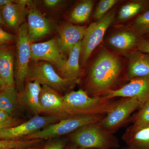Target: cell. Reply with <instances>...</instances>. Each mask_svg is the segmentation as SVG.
Listing matches in <instances>:
<instances>
[{"label":"cell","mask_w":149,"mask_h":149,"mask_svg":"<svg viewBox=\"0 0 149 149\" xmlns=\"http://www.w3.org/2000/svg\"><path fill=\"white\" fill-rule=\"evenodd\" d=\"M17 41L15 82L18 93L23 91L29 69L31 56V42L27 33V25L24 23L18 30Z\"/></svg>","instance_id":"obj_8"},{"label":"cell","mask_w":149,"mask_h":149,"mask_svg":"<svg viewBox=\"0 0 149 149\" xmlns=\"http://www.w3.org/2000/svg\"><path fill=\"white\" fill-rule=\"evenodd\" d=\"M137 48V50L142 52L149 54V40L141 38Z\"/></svg>","instance_id":"obj_32"},{"label":"cell","mask_w":149,"mask_h":149,"mask_svg":"<svg viewBox=\"0 0 149 149\" xmlns=\"http://www.w3.org/2000/svg\"><path fill=\"white\" fill-rule=\"evenodd\" d=\"M87 28L85 26L67 23L58 28V44L63 56H68L74 46L82 41Z\"/></svg>","instance_id":"obj_13"},{"label":"cell","mask_w":149,"mask_h":149,"mask_svg":"<svg viewBox=\"0 0 149 149\" xmlns=\"http://www.w3.org/2000/svg\"><path fill=\"white\" fill-rule=\"evenodd\" d=\"M42 86L37 81H27L23 91L18 93L21 104L29 109L35 115L42 113L40 103V96Z\"/></svg>","instance_id":"obj_18"},{"label":"cell","mask_w":149,"mask_h":149,"mask_svg":"<svg viewBox=\"0 0 149 149\" xmlns=\"http://www.w3.org/2000/svg\"><path fill=\"white\" fill-rule=\"evenodd\" d=\"M42 149H64L69 143L66 136L48 139Z\"/></svg>","instance_id":"obj_29"},{"label":"cell","mask_w":149,"mask_h":149,"mask_svg":"<svg viewBox=\"0 0 149 149\" xmlns=\"http://www.w3.org/2000/svg\"><path fill=\"white\" fill-rule=\"evenodd\" d=\"M124 66L119 56L108 50L102 49L88 69L83 89L93 97H106L120 88L126 81Z\"/></svg>","instance_id":"obj_1"},{"label":"cell","mask_w":149,"mask_h":149,"mask_svg":"<svg viewBox=\"0 0 149 149\" xmlns=\"http://www.w3.org/2000/svg\"><path fill=\"white\" fill-rule=\"evenodd\" d=\"M94 5V1L92 0L80 2L70 13V20L75 23H83L87 21L91 15Z\"/></svg>","instance_id":"obj_24"},{"label":"cell","mask_w":149,"mask_h":149,"mask_svg":"<svg viewBox=\"0 0 149 149\" xmlns=\"http://www.w3.org/2000/svg\"><path fill=\"white\" fill-rule=\"evenodd\" d=\"M4 89H5V88L2 79L1 74H0V91H2Z\"/></svg>","instance_id":"obj_38"},{"label":"cell","mask_w":149,"mask_h":149,"mask_svg":"<svg viewBox=\"0 0 149 149\" xmlns=\"http://www.w3.org/2000/svg\"><path fill=\"white\" fill-rule=\"evenodd\" d=\"M147 36H148V38H147V39H148L149 40V33H148V34H147Z\"/></svg>","instance_id":"obj_41"},{"label":"cell","mask_w":149,"mask_h":149,"mask_svg":"<svg viewBox=\"0 0 149 149\" xmlns=\"http://www.w3.org/2000/svg\"><path fill=\"white\" fill-rule=\"evenodd\" d=\"M45 140L34 139L28 140H0V149H14L28 148L40 143Z\"/></svg>","instance_id":"obj_27"},{"label":"cell","mask_w":149,"mask_h":149,"mask_svg":"<svg viewBox=\"0 0 149 149\" xmlns=\"http://www.w3.org/2000/svg\"><path fill=\"white\" fill-rule=\"evenodd\" d=\"M64 149H82L79 148V147L75 146L74 144H72V143L69 142L67 146L65 147Z\"/></svg>","instance_id":"obj_37"},{"label":"cell","mask_w":149,"mask_h":149,"mask_svg":"<svg viewBox=\"0 0 149 149\" xmlns=\"http://www.w3.org/2000/svg\"><path fill=\"white\" fill-rule=\"evenodd\" d=\"M20 105L18 91L16 88L0 91V109L14 117Z\"/></svg>","instance_id":"obj_22"},{"label":"cell","mask_w":149,"mask_h":149,"mask_svg":"<svg viewBox=\"0 0 149 149\" xmlns=\"http://www.w3.org/2000/svg\"><path fill=\"white\" fill-rule=\"evenodd\" d=\"M105 116L89 115L72 116L51 124L37 133L27 136L23 140H47L57 137L66 136L84 125L100 121Z\"/></svg>","instance_id":"obj_5"},{"label":"cell","mask_w":149,"mask_h":149,"mask_svg":"<svg viewBox=\"0 0 149 149\" xmlns=\"http://www.w3.org/2000/svg\"><path fill=\"white\" fill-rule=\"evenodd\" d=\"M67 109L70 116L77 115H106L116 105L118 99L103 97H93L80 89L63 95Z\"/></svg>","instance_id":"obj_2"},{"label":"cell","mask_w":149,"mask_h":149,"mask_svg":"<svg viewBox=\"0 0 149 149\" xmlns=\"http://www.w3.org/2000/svg\"><path fill=\"white\" fill-rule=\"evenodd\" d=\"M149 5V1H133L128 2L120 8L118 13V20L121 22L127 21L143 12Z\"/></svg>","instance_id":"obj_23"},{"label":"cell","mask_w":149,"mask_h":149,"mask_svg":"<svg viewBox=\"0 0 149 149\" xmlns=\"http://www.w3.org/2000/svg\"><path fill=\"white\" fill-rule=\"evenodd\" d=\"M121 149H130L129 148H128V147H124V148H122Z\"/></svg>","instance_id":"obj_40"},{"label":"cell","mask_w":149,"mask_h":149,"mask_svg":"<svg viewBox=\"0 0 149 149\" xmlns=\"http://www.w3.org/2000/svg\"><path fill=\"white\" fill-rule=\"evenodd\" d=\"M44 141L42 143L33 146L28 147V148H17L14 149H42L45 146L46 141Z\"/></svg>","instance_id":"obj_35"},{"label":"cell","mask_w":149,"mask_h":149,"mask_svg":"<svg viewBox=\"0 0 149 149\" xmlns=\"http://www.w3.org/2000/svg\"><path fill=\"white\" fill-rule=\"evenodd\" d=\"M15 117H12L5 112L0 109V123L7 121Z\"/></svg>","instance_id":"obj_34"},{"label":"cell","mask_w":149,"mask_h":149,"mask_svg":"<svg viewBox=\"0 0 149 149\" xmlns=\"http://www.w3.org/2000/svg\"><path fill=\"white\" fill-rule=\"evenodd\" d=\"M24 119H19V118H13L10 120L5 121V122L0 123V130L5 128L13 127L15 125H18L23 122Z\"/></svg>","instance_id":"obj_31"},{"label":"cell","mask_w":149,"mask_h":149,"mask_svg":"<svg viewBox=\"0 0 149 149\" xmlns=\"http://www.w3.org/2000/svg\"><path fill=\"white\" fill-rule=\"evenodd\" d=\"M130 30L139 36L149 33V10L145 11L136 17L130 25Z\"/></svg>","instance_id":"obj_26"},{"label":"cell","mask_w":149,"mask_h":149,"mask_svg":"<svg viewBox=\"0 0 149 149\" xmlns=\"http://www.w3.org/2000/svg\"><path fill=\"white\" fill-rule=\"evenodd\" d=\"M129 121L134 128H139L149 125V99L130 118Z\"/></svg>","instance_id":"obj_25"},{"label":"cell","mask_w":149,"mask_h":149,"mask_svg":"<svg viewBox=\"0 0 149 149\" xmlns=\"http://www.w3.org/2000/svg\"><path fill=\"white\" fill-rule=\"evenodd\" d=\"M98 149L91 148V149Z\"/></svg>","instance_id":"obj_42"},{"label":"cell","mask_w":149,"mask_h":149,"mask_svg":"<svg viewBox=\"0 0 149 149\" xmlns=\"http://www.w3.org/2000/svg\"><path fill=\"white\" fill-rule=\"evenodd\" d=\"M118 1L117 0L100 1L94 13V18L97 21L101 19Z\"/></svg>","instance_id":"obj_28"},{"label":"cell","mask_w":149,"mask_h":149,"mask_svg":"<svg viewBox=\"0 0 149 149\" xmlns=\"http://www.w3.org/2000/svg\"><path fill=\"white\" fill-rule=\"evenodd\" d=\"M62 119L63 118L57 116L35 115L18 125L0 130V140H23Z\"/></svg>","instance_id":"obj_6"},{"label":"cell","mask_w":149,"mask_h":149,"mask_svg":"<svg viewBox=\"0 0 149 149\" xmlns=\"http://www.w3.org/2000/svg\"><path fill=\"white\" fill-rule=\"evenodd\" d=\"M122 139L130 149H149V125L139 128L130 125Z\"/></svg>","instance_id":"obj_19"},{"label":"cell","mask_w":149,"mask_h":149,"mask_svg":"<svg viewBox=\"0 0 149 149\" xmlns=\"http://www.w3.org/2000/svg\"><path fill=\"white\" fill-rule=\"evenodd\" d=\"M66 136L82 149H117L120 146L117 137L104 128L100 121L84 125Z\"/></svg>","instance_id":"obj_3"},{"label":"cell","mask_w":149,"mask_h":149,"mask_svg":"<svg viewBox=\"0 0 149 149\" xmlns=\"http://www.w3.org/2000/svg\"><path fill=\"white\" fill-rule=\"evenodd\" d=\"M82 41L77 43L68 55L64 64L59 70L61 76L68 80H80L82 72L79 65Z\"/></svg>","instance_id":"obj_21"},{"label":"cell","mask_w":149,"mask_h":149,"mask_svg":"<svg viewBox=\"0 0 149 149\" xmlns=\"http://www.w3.org/2000/svg\"><path fill=\"white\" fill-rule=\"evenodd\" d=\"M37 81L40 85H47L65 94L70 92L80 82V80H68L58 74L51 63L46 61L37 62L29 64L26 80Z\"/></svg>","instance_id":"obj_4"},{"label":"cell","mask_w":149,"mask_h":149,"mask_svg":"<svg viewBox=\"0 0 149 149\" xmlns=\"http://www.w3.org/2000/svg\"><path fill=\"white\" fill-rule=\"evenodd\" d=\"M27 33L31 42L40 40L50 33V22L37 9L29 10L27 14Z\"/></svg>","instance_id":"obj_14"},{"label":"cell","mask_w":149,"mask_h":149,"mask_svg":"<svg viewBox=\"0 0 149 149\" xmlns=\"http://www.w3.org/2000/svg\"><path fill=\"white\" fill-rule=\"evenodd\" d=\"M126 55L128 61L126 72L127 81L136 77L149 76V54L137 50Z\"/></svg>","instance_id":"obj_15"},{"label":"cell","mask_w":149,"mask_h":149,"mask_svg":"<svg viewBox=\"0 0 149 149\" xmlns=\"http://www.w3.org/2000/svg\"><path fill=\"white\" fill-rule=\"evenodd\" d=\"M31 47L30 61L47 62L55 65L59 71L66 60L60 50L57 38L43 42L32 43Z\"/></svg>","instance_id":"obj_10"},{"label":"cell","mask_w":149,"mask_h":149,"mask_svg":"<svg viewBox=\"0 0 149 149\" xmlns=\"http://www.w3.org/2000/svg\"><path fill=\"white\" fill-rule=\"evenodd\" d=\"M0 74L5 89L16 88L13 51L8 45L0 46Z\"/></svg>","instance_id":"obj_17"},{"label":"cell","mask_w":149,"mask_h":149,"mask_svg":"<svg viewBox=\"0 0 149 149\" xmlns=\"http://www.w3.org/2000/svg\"><path fill=\"white\" fill-rule=\"evenodd\" d=\"M42 113L57 116L63 118L70 117L67 109L63 96L47 85H42L40 96Z\"/></svg>","instance_id":"obj_11"},{"label":"cell","mask_w":149,"mask_h":149,"mask_svg":"<svg viewBox=\"0 0 149 149\" xmlns=\"http://www.w3.org/2000/svg\"><path fill=\"white\" fill-rule=\"evenodd\" d=\"M140 36L130 29L122 30L113 33L107 40V43L113 49L126 54L137 48Z\"/></svg>","instance_id":"obj_16"},{"label":"cell","mask_w":149,"mask_h":149,"mask_svg":"<svg viewBox=\"0 0 149 149\" xmlns=\"http://www.w3.org/2000/svg\"><path fill=\"white\" fill-rule=\"evenodd\" d=\"M14 35L6 32L0 27V46L8 45L15 39Z\"/></svg>","instance_id":"obj_30"},{"label":"cell","mask_w":149,"mask_h":149,"mask_svg":"<svg viewBox=\"0 0 149 149\" xmlns=\"http://www.w3.org/2000/svg\"><path fill=\"white\" fill-rule=\"evenodd\" d=\"M106 96L110 98H135L143 104L149 99V76L131 79L129 83L111 91Z\"/></svg>","instance_id":"obj_12"},{"label":"cell","mask_w":149,"mask_h":149,"mask_svg":"<svg viewBox=\"0 0 149 149\" xmlns=\"http://www.w3.org/2000/svg\"><path fill=\"white\" fill-rule=\"evenodd\" d=\"M143 104L136 99L120 98L112 109L100 120V123L106 130L114 134L129 121L131 114Z\"/></svg>","instance_id":"obj_7"},{"label":"cell","mask_w":149,"mask_h":149,"mask_svg":"<svg viewBox=\"0 0 149 149\" xmlns=\"http://www.w3.org/2000/svg\"><path fill=\"white\" fill-rule=\"evenodd\" d=\"M5 24L4 23V22L2 16L1 14V10L0 9V27H1L3 25Z\"/></svg>","instance_id":"obj_39"},{"label":"cell","mask_w":149,"mask_h":149,"mask_svg":"<svg viewBox=\"0 0 149 149\" xmlns=\"http://www.w3.org/2000/svg\"><path fill=\"white\" fill-rule=\"evenodd\" d=\"M115 12L112 10L100 20L93 22L87 27L82 40L81 61L85 65L95 48L103 40L108 28L114 21Z\"/></svg>","instance_id":"obj_9"},{"label":"cell","mask_w":149,"mask_h":149,"mask_svg":"<svg viewBox=\"0 0 149 149\" xmlns=\"http://www.w3.org/2000/svg\"><path fill=\"white\" fill-rule=\"evenodd\" d=\"M27 6L15 2L8 5L1 10L2 16L4 23L10 28L18 30L28 14Z\"/></svg>","instance_id":"obj_20"},{"label":"cell","mask_w":149,"mask_h":149,"mask_svg":"<svg viewBox=\"0 0 149 149\" xmlns=\"http://www.w3.org/2000/svg\"><path fill=\"white\" fill-rule=\"evenodd\" d=\"M12 0H0V9L2 10L6 6L13 2Z\"/></svg>","instance_id":"obj_36"},{"label":"cell","mask_w":149,"mask_h":149,"mask_svg":"<svg viewBox=\"0 0 149 149\" xmlns=\"http://www.w3.org/2000/svg\"><path fill=\"white\" fill-rule=\"evenodd\" d=\"M64 1L61 0H45L44 5L49 8H54L59 6Z\"/></svg>","instance_id":"obj_33"}]
</instances>
